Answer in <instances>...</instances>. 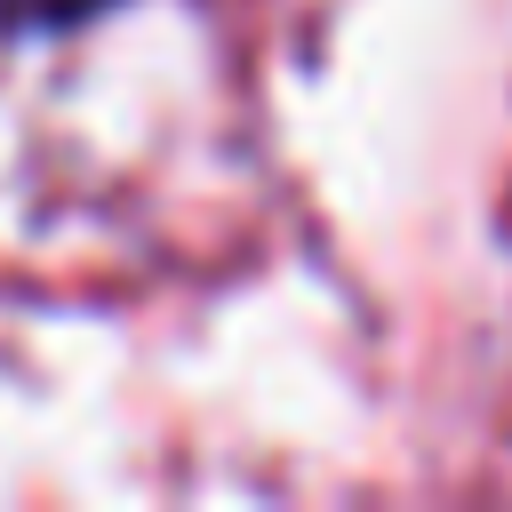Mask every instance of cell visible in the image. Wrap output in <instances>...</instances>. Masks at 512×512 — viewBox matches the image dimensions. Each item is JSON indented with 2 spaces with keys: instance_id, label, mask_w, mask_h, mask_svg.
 Listing matches in <instances>:
<instances>
[{
  "instance_id": "cell-1",
  "label": "cell",
  "mask_w": 512,
  "mask_h": 512,
  "mask_svg": "<svg viewBox=\"0 0 512 512\" xmlns=\"http://www.w3.org/2000/svg\"><path fill=\"white\" fill-rule=\"evenodd\" d=\"M104 8H120V0H0V32H64Z\"/></svg>"
}]
</instances>
